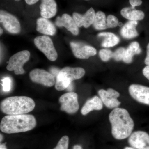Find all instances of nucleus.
<instances>
[{
	"label": "nucleus",
	"mask_w": 149,
	"mask_h": 149,
	"mask_svg": "<svg viewBox=\"0 0 149 149\" xmlns=\"http://www.w3.org/2000/svg\"><path fill=\"white\" fill-rule=\"evenodd\" d=\"M145 63L146 65H149V43L147 47V56L145 59Z\"/></svg>",
	"instance_id": "nucleus-31"
},
{
	"label": "nucleus",
	"mask_w": 149,
	"mask_h": 149,
	"mask_svg": "<svg viewBox=\"0 0 149 149\" xmlns=\"http://www.w3.org/2000/svg\"><path fill=\"white\" fill-rule=\"evenodd\" d=\"M35 107L34 101L26 96L9 97L1 103V110L8 115L25 114L32 111Z\"/></svg>",
	"instance_id": "nucleus-3"
},
{
	"label": "nucleus",
	"mask_w": 149,
	"mask_h": 149,
	"mask_svg": "<svg viewBox=\"0 0 149 149\" xmlns=\"http://www.w3.org/2000/svg\"><path fill=\"white\" fill-rule=\"evenodd\" d=\"M141 49L138 42H133L125 49V54L123 61L125 63L129 64L133 61V57L136 54L141 53Z\"/></svg>",
	"instance_id": "nucleus-21"
},
{
	"label": "nucleus",
	"mask_w": 149,
	"mask_h": 149,
	"mask_svg": "<svg viewBox=\"0 0 149 149\" xmlns=\"http://www.w3.org/2000/svg\"><path fill=\"white\" fill-rule=\"evenodd\" d=\"M59 102L61 104V110L70 114L77 112L79 109L78 95L74 92H69L61 96Z\"/></svg>",
	"instance_id": "nucleus-7"
},
{
	"label": "nucleus",
	"mask_w": 149,
	"mask_h": 149,
	"mask_svg": "<svg viewBox=\"0 0 149 149\" xmlns=\"http://www.w3.org/2000/svg\"><path fill=\"white\" fill-rule=\"evenodd\" d=\"M1 85L4 92H8L11 89L12 80L10 77H6L1 80Z\"/></svg>",
	"instance_id": "nucleus-28"
},
{
	"label": "nucleus",
	"mask_w": 149,
	"mask_h": 149,
	"mask_svg": "<svg viewBox=\"0 0 149 149\" xmlns=\"http://www.w3.org/2000/svg\"><path fill=\"white\" fill-rule=\"evenodd\" d=\"M118 25H119L120 27H121V26H123V24L122 22H119V24H118Z\"/></svg>",
	"instance_id": "nucleus-39"
},
{
	"label": "nucleus",
	"mask_w": 149,
	"mask_h": 149,
	"mask_svg": "<svg viewBox=\"0 0 149 149\" xmlns=\"http://www.w3.org/2000/svg\"><path fill=\"white\" fill-rule=\"evenodd\" d=\"M119 24L118 19L116 17L112 15H108L107 18V28H115Z\"/></svg>",
	"instance_id": "nucleus-25"
},
{
	"label": "nucleus",
	"mask_w": 149,
	"mask_h": 149,
	"mask_svg": "<svg viewBox=\"0 0 149 149\" xmlns=\"http://www.w3.org/2000/svg\"><path fill=\"white\" fill-rule=\"evenodd\" d=\"M0 30H1V35H2L3 34V29H2V28H1H1H0Z\"/></svg>",
	"instance_id": "nucleus-38"
},
{
	"label": "nucleus",
	"mask_w": 149,
	"mask_h": 149,
	"mask_svg": "<svg viewBox=\"0 0 149 149\" xmlns=\"http://www.w3.org/2000/svg\"><path fill=\"white\" fill-rule=\"evenodd\" d=\"M103 104L101 99L97 96L89 99L85 102L81 110L83 115H86L93 111H100L102 109Z\"/></svg>",
	"instance_id": "nucleus-18"
},
{
	"label": "nucleus",
	"mask_w": 149,
	"mask_h": 149,
	"mask_svg": "<svg viewBox=\"0 0 149 149\" xmlns=\"http://www.w3.org/2000/svg\"><path fill=\"white\" fill-rule=\"evenodd\" d=\"M60 70H59L58 68H52L51 69V71L52 72V74L54 75V76H57Z\"/></svg>",
	"instance_id": "nucleus-32"
},
{
	"label": "nucleus",
	"mask_w": 149,
	"mask_h": 149,
	"mask_svg": "<svg viewBox=\"0 0 149 149\" xmlns=\"http://www.w3.org/2000/svg\"><path fill=\"white\" fill-rule=\"evenodd\" d=\"M0 149H7L6 146V143L1 144L0 145Z\"/></svg>",
	"instance_id": "nucleus-35"
},
{
	"label": "nucleus",
	"mask_w": 149,
	"mask_h": 149,
	"mask_svg": "<svg viewBox=\"0 0 149 149\" xmlns=\"http://www.w3.org/2000/svg\"><path fill=\"white\" fill-rule=\"evenodd\" d=\"M69 144V138L67 136L62 137L54 149H68Z\"/></svg>",
	"instance_id": "nucleus-26"
},
{
	"label": "nucleus",
	"mask_w": 149,
	"mask_h": 149,
	"mask_svg": "<svg viewBox=\"0 0 149 149\" xmlns=\"http://www.w3.org/2000/svg\"><path fill=\"white\" fill-rule=\"evenodd\" d=\"M73 84H72V83H71V84H70L68 86V88H67L66 89H67L68 91H71L73 90Z\"/></svg>",
	"instance_id": "nucleus-34"
},
{
	"label": "nucleus",
	"mask_w": 149,
	"mask_h": 149,
	"mask_svg": "<svg viewBox=\"0 0 149 149\" xmlns=\"http://www.w3.org/2000/svg\"><path fill=\"white\" fill-rule=\"evenodd\" d=\"M85 73V69L82 68L64 67L60 70L56 77L55 85L56 90L62 91L66 89L73 80L80 79Z\"/></svg>",
	"instance_id": "nucleus-4"
},
{
	"label": "nucleus",
	"mask_w": 149,
	"mask_h": 149,
	"mask_svg": "<svg viewBox=\"0 0 149 149\" xmlns=\"http://www.w3.org/2000/svg\"><path fill=\"white\" fill-rule=\"evenodd\" d=\"M124 149H135L134 148H131V147H126L124 148Z\"/></svg>",
	"instance_id": "nucleus-37"
},
{
	"label": "nucleus",
	"mask_w": 149,
	"mask_h": 149,
	"mask_svg": "<svg viewBox=\"0 0 149 149\" xmlns=\"http://www.w3.org/2000/svg\"><path fill=\"white\" fill-rule=\"evenodd\" d=\"M113 53L110 50L102 49L99 52V56L102 61L107 62L113 58Z\"/></svg>",
	"instance_id": "nucleus-24"
},
{
	"label": "nucleus",
	"mask_w": 149,
	"mask_h": 149,
	"mask_svg": "<svg viewBox=\"0 0 149 149\" xmlns=\"http://www.w3.org/2000/svg\"><path fill=\"white\" fill-rule=\"evenodd\" d=\"M85 1H88V0H85Z\"/></svg>",
	"instance_id": "nucleus-42"
},
{
	"label": "nucleus",
	"mask_w": 149,
	"mask_h": 149,
	"mask_svg": "<svg viewBox=\"0 0 149 149\" xmlns=\"http://www.w3.org/2000/svg\"><path fill=\"white\" fill-rule=\"evenodd\" d=\"M99 37H103L102 46L104 47L109 48L116 45L120 42L119 37L112 32H103L99 33Z\"/></svg>",
	"instance_id": "nucleus-22"
},
{
	"label": "nucleus",
	"mask_w": 149,
	"mask_h": 149,
	"mask_svg": "<svg viewBox=\"0 0 149 149\" xmlns=\"http://www.w3.org/2000/svg\"><path fill=\"white\" fill-rule=\"evenodd\" d=\"M113 136L117 140H123L130 136L134 127V121L127 110L116 108L109 115Z\"/></svg>",
	"instance_id": "nucleus-1"
},
{
	"label": "nucleus",
	"mask_w": 149,
	"mask_h": 149,
	"mask_svg": "<svg viewBox=\"0 0 149 149\" xmlns=\"http://www.w3.org/2000/svg\"><path fill=\"white\" fill-rule=\"evenodd\" d=\"M3 139V136L1 134V141Z\"/></svg>",
	"instance_id": "nucleus-40"
},
{
	"label": "nucleus",
	"mask_w": 149,
	"mask_h": 149,
	"mask_svg": "<svg viewBox=\"0 0 149 149\" xmlns=\"http://www.w3.org/2000/svg\"><path fill=\"white\" fill-rule=\"evenodd\" d=\"M70 45L73 54L77 58L87 59L97 54L95 48L83 43L72 42Z\"/></svg>",
	"instance_id": "nucleus-10"
},
{
	"label": "nucleus",
	"mask_w": 149,
	"mask_h": 149,
	"mask_svg": "<svg viewBox=\"0 0 149 149\" xmlns=\"http://www.w3.org/2000/svg\"><path fill=\"white\" fill-rule=\"evenodd\" d=\"M0 22L5 29L11 34H18L21 31V26L17 19L6 11L1 10Z\"/></svg>",
	"instance_id": "nucleus-8"
},
{
	"label": "nucleus",
	"mask_w": 149,
	"mask_h": 149,
	"mask_svg": "<svg viewBox=\"0 0 149 149\" xmlns=\"http://www.w3.org/2000/svg\"><path fill=\"white\" fill-rule=\"evenodd\" d=\"M120 14L124 18L132 21H140L145 17L143 12L137 10L133 7L124 8L120 11Z\"/></svg>",
	"instance_id": "nucleus-20"
},
{
	"label": "nucleus",
	"mask_w": 149,
	"mask_h": 149,
	"mask_svg": "<svg viewBox=\"0 0 149 149\" xmlns=\"http://www.w3.org/2000/svg\"><path fill=\"white\" fill-rule=\"evenodd\" d=\"M34 43L49 60L54 61L57 59V52L50 37L46 35L38 36L34 40Z\"/></svg>",
	"instance_id": "nucleus-5"
},
{
	"label": "nucleus",
	"mask_w": 149,
	"mask_h": 149,
	"mask_svg": "<svg viewBox=\"0 0 149 149\" xmlns=\"http://www.w3.org/2000/svg\"><path fill=\"white\" fill-rule=\"evenodd\" d=\"M130 96L140 103L149 105V87L139 84H132L128 89Z\"/></svg>",
	"instance_id": "nucleus-12"
},
{
	"label": "nucleus",
	"mask_w": 149,
	"mask_h": 149,
	"mask_svg": "<svg viewBox=\"0 0 149 149\" xmlns=\"http://www.w3.org/2000/svg\"><path fill=\"white\" fill-rule=\"evenodd\" d=\"M128 143L136 149H149V135L145 131H135L130 135Z\"/></svg>",
	"instance_id": "nucleus-13"
},
{
	"label": "nucleus",
	"mask_w": 149,
	"mask_h": 149,
	"mask_svg": "<svg viewBox=\"0 0 149 149\" xmlns=\"http://www.w3.org/2000/svg\"><path fill=\"white\" fill-rule=\"evenodd\" d=\"M36 124V119L32 115H8L2 119L0 129L8 134L21 133L32 130Z\"/></svg>",
	"instance_id": "nucleus-2"
},
{
	"label": "nucleus",
	"mask_w": 149,
	"mask_h": 149,
	"mask_svg": "<svg viewBox=\"0 0 149 149\" xmlns=\"http://www.w3.org/2000/svg\"><path fill=\"white\" fill-rule=\"evenodd\" d=\"M138 21L130 20L125 23L120 29L122 37L126 39H131L137 37L139 35L136 29Z\"/></svg>",
	"instance_id": "nucleus-19"
},
{
	"label": "nucleus",
	"mask_w": 149,
	"mask_h": 149,
	"mask_svg": "<svg viewBox=\"0 0 149 149\" xmlns=\"http://www.w3.org/2000/svg\"><path fill=\"white\" fill-rule=\"evenodd\" d=\"M130 4L133 8H135L137 6H141L142 4V1L141 0H129Z\"/></svg>",
	"instance_id": "nucleus-29"
},
{
	"label": "nucleus",
	"mask_w": 149,
	"mask_h": 149,
	"mask_svg": "<svg viewBox=\"0 0 149 149\" xmlns=\"http://www.w3.org/2000/svg\"><path fill=\"white\" fill-rule=\"evenodd\" d=\"M40 8L41 16L46 19L54 17L57 11V6L55 0H41Z\"/></svg>",
	"instance_id": "nucleus-16"
},
{
	"label": "nucleus",
	"mask_w": 149,
	"mask_h": 149,
	"mask_svg": "<svg viewBox=\"0 0 149 149\" xmlns=\"http://www.w3.org/2000/svg\"><path fill=\"white\" fill-rule=\"evenodd\" d=\"M55 24L58 27H64L74 35L79 34V28L73 17L68 14H63L61 17L56 18Z\"/></svg>",
	"instance_id": "nucleus-15"
},
{
	"label": "nucleus",
	"mask_w": 149,
	"mask_h": 149,
	"mask_svg": "<svg viewBox=\"0 0 149 149\" xmlns=\"http://www.w3.org/2000/svg\"><path fill=\"white\" fill-rule=\"evenodd\" d=\"M125 51V49L124 47L118 48L113 53V58L116 61H119L123 60Z\"/></svg>",
	"instance_id": "nucleus-27"
},
{
	"label": "nucleus",
	"mask_w": 149,
	"mask_h": 149,
	"mask_svg": "<svg viewBox=\"0 0 149 149\" xmlns=\"http://www.w3.org/2000/svg\"><path fill=\"white\" fill-rule=\"evenodd\" d=\"M98 95L103 103L108 108L111 109L116 108L121 103L117 100L120 96V94L112 88H109L107 91L101 89L98 91Z\"/></svg>",
	"instance_id": "nucleus-11"
},
{
	"label": "nucleus",
	"mask_w": 149,
	"mask_h": 149,
	"mask_svg": "<svg viewBox=\"0 0 149 149\" xmlns=\"http://www.w3.org/2000/svg\"><path fill=\"white\" fill-rule=\"evenodd\" d=\"M73 149H83V148L80 145H77L74 146Z\"/></svg>",
	"instance_id": "nucleus-36"
},
{
	"label": "nucleus",
	"mask_w": 149,
	"mask_h": 149,
	"mask_svg": "<svg viewBox=\"0 0 149 149\" xmlns=\"http://www.w3.org/2000/svg\"><path fill=\"white\" fill-rule=\"evenodd\" d=\"M39 0H25V2L27 4L29 5H32L35 4L37 3Z\"/></svg>",
	"instance_id": "nucleus-33"
},
{
	"label": "nucleus",
	"mask_w": 149,
	"mask_h": 149,
	"mask_svg": "<svg viewBox=\"0 0 149 149\" xmlns=\"http://www.w3.org/2000/svg\"><path fill=\"white\" fill-rule=\"evenodd\" d=\"M36 29L38 32L45 35L54 36L56 33L54 25L48 19L43 17L37 19Z\"/></svg>",
	"instance_id": "nucleus-17"
},
{
	"label": "nucleus",
	"mask_w": 149,
	"mask_h": 149,
	"mask_svg": "<svg viewBox=\"0 0 149 149\" xmlns=\"http://www.w3.org/2000/svg\"><path fill=\"white\" fill-rule=\"evenodd\" d=\"M14 1H16L18 2L20 1V0H14Z\"/></svg>",
	"instance_id": "nucleus-41"
},
{
	"label": "nucleus",
	"mask_w": 149,
	"mask_h": 149,
	"mask_svg": "<svg viewBox=\"0 0 149 149\" xmlns=\"http://www.w3.org/2000/svg\"><path fill=\"white\" fill-rule=\"evenodd\" d=\"M95 14L94 9L91 8L83 15L74 13L72 17L78 27L83 26L85 28H88L93 24Z\"/></svg>",
	"instance_id": "nucleus-14"
},
{
	"label": "nucleus",
	"mask_w": 149,
	"mask_h": 149,
	"mask_svg": "<svg viewBox=\"0 0 149 149\" xmlns=\"http://www.w3.org/2000/svg\"><path fill=\"white\" fill-rule=\"evenodd\" d=\"M29 77L33 82L51 87L55 84L54 77L50 72L43 69H35L29 74Z\"/></svg>",
	"instance_id": "nucleus-9"
},
{
	"label": "nucleus",
	"mask_w": 149,
	"mask_h": 149,
	"mask_svg": "<svg viewBox=\"0 0 149 149\" xmlns=\"http://www.w3.org/2000/svg\"><path fill=\"white\" fill-rule=\"evenodd\" d=\"M30 53L28 51H21L12 56L9 60L6 67L9 71H14L16 74H22L25 73L23 66L30 57Z\"/></svg>",
	"instance_id": "nucleus-6"
},
{
	"label": "nucleus",
	"mask_w": 149,
	"mask_h": 149,
	"mask_svg": "<svg viewBox=\"0 0 149 149\" xmlns=\"http://www.w3.org/2000/svg\"><path fill=\"white\" fill-rule=\"evenodd\" d=\"M144 76L149 80V65H147L143 70Z\"/></svg>",
	"instance_id": "nucleus-30"
},
{
	"label": "nucleus",
	"mask_w": 149,
	"mask_h": 149,
	"mask_svg": "<svg viewBox=\"0 0 149 149\" xmlns=\"http://www.w3.org/2000/svg\"><path fill=\"white\" fill-rule=\"evenodd\" d=\"M93 26L97 30H104L107 29L106 17L104 12L99 11L96 13Z\"/></svg>",
	"instance_id": "nucleus-23"
}]
</instances>
